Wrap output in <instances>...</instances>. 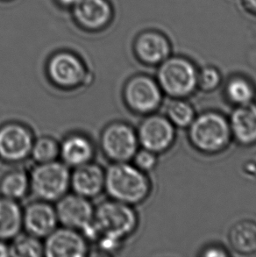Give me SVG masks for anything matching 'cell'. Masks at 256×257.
I'll use <instances>...</instances> for the list:
<instances>
[{
	"mask_svg": "<svg viewBox=\"0 0 256 257\" xmlns=\"http://www.w3.org/2000/svg\"><path fill=\"white\" fill-rule=\"evenodd\" d=\"M151 184L147 174L130 162L111 163L105 169L104 191L108 197L127 205H138L148 198Z\"/></svg>",
	"mask_w": 256,
	"mask_h": 257,
	"instance_id": "1",
	"label": "cell"
},
{
	"mask_svg": "<svg viewBox=\"0 0 256 257\" xmlns=\"http://www.w3.org/2000/svg\"><path fill=\"white\" fill-rule=\"evenodd\" d=\"M93 221L99 237L124 240L137 228L138 216L133 205L110 198L95 208Z\"/></svg>",
	"mask_w": 256,
	"mask_h": 257,
	"instance_id": "2",
	"label": "cell"
},
{
	"mask_svg": "<svg viewBox=\"0 0 256 257\" xmlns=\"http://www.w3.org/2000/svg\"><path fill=\"white\" fill-rule=\"evenodd\" d=\"M70 169L62 161L37 164L30 176V192L43 201L56 202L70 189Z\"/></svg>",
	"mask_w": 256,
	"mask_h": 257,
	"instance_id": "3",
	"label": "cell"
},
{
	"mask_svg": "<svg viewBox=\"0 0 256 257\" xmlns=\"http://www.w3.org/2000/svg\"><path fill=\"white\" fill-rule=\"evenodd\" d=\"M158 66L157 83L170 97L183 98L196 90L198 71L190 60L170 56Z\"/></svg>",
	"mask_w": 256,
	"mask_h": 257,
	"instance_id": "4",
	"label": "cell"
},
{
	"mask_svg": "<svg viewBox=\"0 0 256 257\" xmlns=\"http://www.w3.org/2000/svg\"><path fill=\"white\" fill-rule=\"evenodd\" d=\"M189 136L195 148L204 153L213 154L224 150L232 137L229 122L217 112H205L194 118Z\"/></svg>",
	"mask_w": 256,
	"mask_h": 257,
	"instance_id": "5",
	"label": "cell"
},
{
	"mask_svg": "<svg viewBox=\"0 0 256 257\" xmlns=\"http://www.w3.org/2000/svg\"><path fill=\"white\" fill-rule=\"evenodd\" d=\"M47 75L49 81L62 90H75L90 81V73L83 60L69 51H60L49 58Z\"/></svg>",
	"mask_w": 256,
	"mask_h": 257,
	"instance_id": "6",
	"label": "cell"
},
{
	"mask_svg": "<svg viewBox=\"0 0 256 257\" xmlns=\"http://www.w3.org/2000/svg\"><path fill=\"white\" fill-rule=\"evenodd\" d=\"M139 146L137 132L125 122H111L101 133V150L111 163L130 162Z\"/></svg>",
	"mask_w": 256,
	"mask_h": 257,
	"instance_id": "7",
	"label": "cell"
},
{
	"mask_svg": "<svg viewBox=\"0 0 256 257\" xmlns=\"http://www.w3.org/2000/svg\"><path fill=\"white\" fill-rule=\"evenodd\" d=\"M125 105L139 114H150L159 107L163 90L157 81L147 75H136L125 83L123 89Z\"/></svg>",
	"mask_w": 256,
	"mask_h": 257,
	"instance_id": "8",
	"label": "cell"
},
{
	"mask_svg": "<svg viewBox=\"0 0 256 257\" xmlns=\"http://www.w3.org/2000/svg\"><path fill=\"white\" fill-rule=\"evenodd\" d=\"M35 137L23 123L7 122L0 125V159L19 164L30 157Z\"/></svg>",
	"mask_w": 256,
	"mask_h": 257,
	"instance_id": "9",
	"label": "cell"
},
{
	"mask_svg": "<svg viewBox=\"0 0 256 257\" xmlns=\"http://www.w3.org/2000/svg\"><path fill=\"white\" fill-rule=\"evenodd\" d=\"M59 225L82 232L94 219L95 208L90 199L76 193H67L56 202Z\"/></svg>",
	"mask_w": 256,
	"mask_h": 257,
	"instance_id": "10",
	"label": "cell"
},
{
	"mask_svg": "<svg viewBox=\"0 0 256 257\" xmlns=\"http://www.w3.org/2000/svg\"><path fill=\"white\" fill-rule=\"evenodd\" d=\"M137 136L142 149L162 153L170 148L175 140L174 125L161 115H149L139 125Z\"/></svg>",
	"mask_w": 256,
	"mask_h": 257,
	"instance_id": "11",
	"label": "cell"
},
{
	"mask_svg": "<svg viewBox=\"0 0 256 257\" xmlns=\"http://www.w3.org/2000/svg\"><path fill=\"white\" fill-rule=\"evenodd\" d=\"M44 240L45 256L84 257L89 254V241L77 230L57 227Z\"/></svg>",
	"mask_w": 256,
	"mask_h": 257,
	"instance_id": "12",
	"label": "cell"
},
{
	"mask_svg": "<svg viewBox=\"0 0 256 257\" xmlns=\"http://www.w3.org/2000/svg\"><path fill=\"white\" fill-rule=\"evenodd\" d=\"M58 225L56 208L49 202L37 199L23 209V229L33 236L45 239Z\"/></svg>",
	"mask_w": 256,
	"mask_h": 257,
	"instance_id": "13",
	"label": "cell"
},
{
	"mask_svg": "<svg viewBox=\"0 0 256 257\" xmlns=\"http://www.w3.org/2000/svg\"><path fill=\"white\" fill-rule=\"evenodd\" d=\"M134 49L140 62L149 66H156L171 56L172 46L162 32L148 30L137 36Z\"/></svg>",
	"mask_w": 256,
	"mask_h": 257,
	"instance_id": "14",
	"label": "cell"
},
{
	"mask_svg": "<svg viewBox=\"0 0 256 257\" xmlns=\"http://www.w3.org/2000/svg\"><path fill=\"white\" fill-rule=\"evenodd\" d=\"M105 170L99 164L90 162L74 168L70 173V189L83 198H97L104 191Z\"/></svg>",
	"mask_w": 256,
	"mask_h": 257,
	"instance_id": "15",
	"label": "cell"
},
{
	"mask_svg": "<svg viewBox=\"0 0 256 257\" xmlns=\"http://www.w3.org/2000/svg\"><path fill=\"white\" fill-rule=\"evenodd\" d=\"M76 23L88 31H98L111 21L112 7L108 0H80L72 9Z\"/></svg>",
	"mask_w": 256,
	"mask_h": 257,
	"instance_id": "16",
	"label": "cell"
},
{
	"mask_svg": "<svg viewBox=\"0 0 256 257\" xmlns=\"http://www.w3.org/2000/svg\"><path fill=\"white\" fill-rule=\"evenodd\" d=\"M95 152L92 141L82 133L68 135L60 143L59 158L69 169L92 162Z\"/></svg>",
	"mask_w": 256,
	"mask_h": 257,
	"instance_id": "17",
	"label": "cell"
},
{
	"mask_svg": "<svg viewBox=\"0 0 256 257\" xmlns=\"http://www.w3.org/2000/svg\"><path fill=\"white\" fill-rule=\"evenodd\" d=\"M232 136L242 145L256 143V104L253 102L238 105L230 120Z\"/></svg>",
	"mask_w": 256,
	"mask_h": 257,
	"instance_id": "18",
	"label": "cell"
},
{
	"mask_svg": "<svg viewBox=\"0 0 256 257\" xmlns=\"http://www.w3.org/2000/svg\"><path fill=\"white\" fill-rule=\"evenodd\" d=\"M23 229V209L19 202L0 196V240H12Z\"/></svg>",
	"mask_w": 256,
	"mask_h": 257,
	"instance_id": "19",
	"label": "cell"
},
{
	"mask_svg": "<svg viewBox=\"0 0 256 257\" xmlns=\"http://www.w3.org/2000/svg\"><path fill=\"white\" fill-rule=\"evenodd\" d=\"M30 192V176L23 169H13L0 178V196L21 201Z\"/></svg>",
	"mask_w": 256,
	"mask_h": 257,
	"instance_id": "20",
	"label": "cell"
},
{
	"mask_svg": "<svg viewBox=\"0 0 256 257\" xmlns=\"http://www.w3.org/2000/svg\"><path fill=\"white\" fill-rule=\"evenodd\" d=\"M230 243L240 254H252L256 251V224L243 220L233 226L229 234Z\"/></svg>",
	"mask_w": 256,
	"mask_h": 257,
	"instance_id": "21",
	"label": "cell"
},
{
	"mask_svg": "<svg viewBox=\"0 0 256 257\" xmlns=\"http://www.w3.org/2000/svg\"><path fill=\"white\" fill-rule=\"evenodd\" d=\"M11 253L14 257H41L44 255L42 239L28 233H20L12 240Z\"/></svg>",
	"mask_w": 256,
	"mask_h": 257,
	"instance_id": "22",
	"label": "cell"
},
{
	"mask_svg": "<svg viewBox=\"0 0 256 257\" xmlns=\"http://www.w3.org/2000/svg\"><path fill=\"white\" fill-rule=\"evenodd\" d=\"M60 143L51 136H41L35 138L32 147L30 157L36 164H46L58 160Z\"/></svg>",
	"mask_w": 256,
	"mask_h": 257,
	"instance_id": "23",
	"label": "cell"
},
{
	"mask_svg": "<svg viewBox=\"0 0 256 257\" xmlns=\"http://www.w3.org/2000/svg\"><path fill=\"white\" fill-rule=\"evenodd\" d=\"M226 95L232 103L240 105L253 102L254 89L253 84L246 78L233 77L227 84Z\"/></svg>",
	"mask_w": 256,
	"mask_h": 257,
	"instance_id": "24",
	"label": "cell"
},
{
	"mask_svg": "<svg viewBox=\"0 0 256 257\" xmlns=\"http://www.w3.org/2000/svg\"><path fill=\"white\" fill-rule=\"evenodd\" d=\"M167 114L170 122L179 127L189 126L195 118L193 108L182 98H177L169 104Z\"/></svg>",
	"mask_w": 256,
	"mask_h": 257,
	"instance_id": "25",
	"label": "cell"
},
{
	"mask_svg": "<svg viewBox=\"0 0 256 257\" xmlns=\"http://www.w3.org/2000/svg\"><path fill=\"white\" fill-rule=\"evenodd\" d=\"M221 82V75L215 67H204L197 77V86L204 90H212L216 89Z\"/></svg>",
	"mask_w": 256,
	"mask_h": 257,
	"instance_id": "26",
	"label": "cell"
},
{
	"mask_svg": "<svg viewBox=\"0 0 256 257\" xmlns=\"http://www.w3.org/2000/svg\"><path fill=\"white\" fill-rule=\"evenodd\" d=\"M133 164L140 169L141 171L148 173L153 171L157 164V156L152 151L142 149L138 150L133 157Z\"/></svg>",
	"mask_w": 256,
	"mask_h": 257,
	"instance_id": "27",
	"label": "cell"
},
{
	"mask_svg": "<svg viewBox=\"0 0 256 257\" xmlns=\"http://www.w3.org/2000/svg\"><path fill=\"white\" fill-rule=\"evenodd\" d=\"M202 255L206 257L227 256L228 253L225 251V249L222 248V247H217V246H211V247H209L206 249H204Z\"/></svg>",
	"mask_w": 256,
	"mask_h": 257,
	"instance_id": "28",
	"label": "cell"
},
{
	"mask_svg": "<svg viewBox=\"0 0 256 257\" xmlns=\"http://www.w3.org/2000/svg\"><path fill=\"white\" fill-rule=\"evenodd\" d=\"M241 4L248 14L256 16V0H241Z\"/></svg>",
	"mask_w": 256,
	"mask_h": 257,
	"instance_id": "29",
	"label": "cell"
},
{
	"mask_svg": "<svg viewBox=\"0 0 256 257\" xmlns=\"http://www.w3.org/2000/svg\"><path fill=\"white\" fill-rule=\"evenodd\" d=\"M9 256H12L10 244H7V241L5 240H0V257Z\"/></svg>",
	"mask_w": 256,
	"mask_h": 257,
	"instance_id": "30",
	"label": "cell"
},
{
	"mask_svg": "<svg viewBox=\"0 0 256 257\" xmlns=\"http://www.w3.org/2000/svg\"><path fill=\"white\" fill-rule=\"evenodd\" d=\"M56 1L60 6L65 8H70V9H73L80 2V0H56Z\"/></svg>",
	"mask_w": 256,
	"mask_h": 257,
	"instance_id": "31",
	"label": "cell"
},
{
	"mask_svg": "<svg viewBox=\"0 0 256 257\" xmlns=\"http://www.w3.org/2000/svg\"><path fill=\"white\" fill-rule=\"evenodd\" d=\"M4 1H10V0H4Z\"/></svg>",
	"mask_w": 256,
	"mask_h": 257,
	"instance_id": "32",
	"label": "cell"
}]
</instances>
